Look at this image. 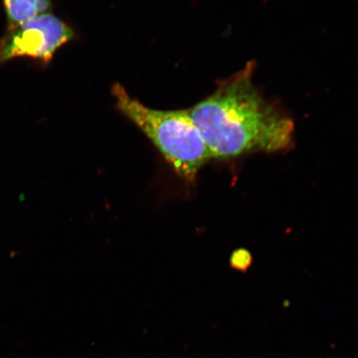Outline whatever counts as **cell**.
Wrapping results in <instances>:
<instances>
[{
	"label": "cell",
	"instance_id": "3957f363",
	"mask_svg": "<svg viewBox=\"0 0 358 358\" xmlns=\"http://www.w3.org/2000/svg\"><path fill=\"white\" fill-rule=\"evenodd\" d=\"M73 37V31L64 22L51 13H43L8 29L0 40V66L17 57L47 62Z\"/></svg>",
	"mask_w": 358,
	"mask_h": 358
},
{
	"label": "cell",
	"instance_id": "7a4b0ae2",
	"mask_svg": "<svg viewBox=\"0 0 358 358\" xmlns=\"http://www.w3.org/2000/svg\"><path fill=\"white\" fill-rule=\"evenodd\" d=\"M112 93L119 109L150 138L179 176L194 180L203 165L212 159L191 119L189 110L150 109L129 95L122 85Z\"/></svg>",
	"mask_w": 358,
	"mask_h": 358
},
{
	"label": "cell",
	"instance_id": "6da1fadb",
	"mask_svg": "<svg viewBox=\"0 0 358 358\" xmlns=\"http://www.w3.org/2000/svg\"><path fill=\"white\" fill-rule=\"evenodd\" d=\"M254 69V62H249L189 110L212 158L271 153L292 144L293 120L259 93L253 83Z\"/></svg>",
	"mask_w": 358,
	"mask_h": 358
},
{
	"label": "cell",
	"instance_id": "277c9868",
	"mask_svg": "<svg viewBox=\"0 0 358 358\" xmlns=\"http://www.w3.org/2000/svg\"><path fill=\"white\" fill-rule=\"evenodd\" d=\"M8 29L13 28L43 13L51 8L50 0H3Z\"/></svg>",
	"mask_w": 358,
	"mask_h": 358
},
{
	"label": "cell",
	"instance_id": "5b68a950",
	"mask_svg": "<svg viewBox=\"0 0 358 358\" xmlns=\"http://www.w3.org/2000/svg\"><path fill=\"white\" fill-rule=\"evenodd\" d=\"M252 255L245 249L236 250L231 255V265L236 270L245 271L252 265Z\"/></svg>",
	"mask_w": 358,
	"mask_h": 358
}]
</instances>
